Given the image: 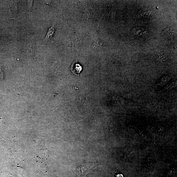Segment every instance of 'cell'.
<instances>
[{
  "label": "cell",
  "mask_w": 177,
  "mask_h": 177,
  "mask_svg": "<svg viewBox=\"0 0 177 177\" xmlns=\"http://www.w3.org/2000/svg\"><path fill=\"white\" fill-rule=\"evenodd\" d=\"M82 69V67L77 61L73 62L70 68L72 74L77 77L79 76L80 73Z\"/></svg>",
  "instance_id": "cell-1"
},
{
  "label": "cell",
  "mask_w": 177,
  "mask_h": 177,
  "mask_svg": "<svg viewBox=\"0 0 177 177\" xmlns=\"http://www.w3.org/2000/svg\"><path fill=\"white\" fill-rule=\"evenodd\" d=\"M8 8L11 15L15 16L17 15L18 11L17 1H10L8 4Z\"/></svg>",
  "instance_id": "cell-2"
},
{
  "label": "cell",
  "mask_w": 177,
  "mask_h": 177,
  "mask_svg": "<svg viewBox=\"0 0 177 177\" xmlns=\"http://www.w3.org/2000/svg\"><path fill=\"white\" fill-rule=\"evenodd\" d=\"M173 30L170 28L165 29L162 32V37H165L171 38L173 37L174 35Z\"/></svg>",
  "instance_id": "cell-3"
},
{
  "label": "cell",
  "mask_w": 177,
  "mask_h": 177,
  "mask_svg": "<svg viewBox=\"0 0 177 177\" xmlns=\"http://www.w3.org/2000/svg\"><path fill=\"white\" fill-rule=\"evenodd\" d=\"M54 32H55V28H54V23L53 25L48 29L47 35L45 37V40L47 41L50 39L53 36Z\"/></svg>",
  "instance_id": "cell-4"
},
{
  "label": "cell",
  "mask_w": 177,
  "mask_h": 177,
  "mask_svg": "<svg viewBox=\"0 0 177 177\" xmlns=\"http://www.w3.org/2000/svg\"><path fill=\"white\" fill-rule=\"evenodd\" d=\"M158 58L159 59L160 61L163 62L165 61L166 59V55L165 53L160 52L158 54Z\"/></svg>",
  "instance_id": "cell-5"
},
{
  "label": "cell",
  "mask_w": 177,
  "mask_h": 177,
  "mask_svg": "<svg viewBox=\"0 0 177 177\" xmlns=\"http://www.w3.org/2000/svg\"><path fill=\"white\" fill-rule=\"evenodd\" d=\"M27 2H28L29 10L30 12L32 4H33V1H28Z\"/></svg>",
  "instance_id": "cell-6"
},
{
  "label": "cell",
  "mask_w": 177,
  "mask_h": 177,
  "mask_svg": "<svg viewBox=\"0 0 177 177\" xmlns=\"http://www.w3.org/2000/svg\"><path fill=\"white\" fill-rule=\"evenodd\" d=\"M4 78V73L2 70L0 68V80H3Z\"/></svg>",
  "instance_id": "cell-7"
},
{
  "label": "cell",
  "mask_w": 177,
  "mask_h": 177,
  "mask_svg": "<svg viewBox=\"0 0 177 177\" xmlns=\"http://www.w3.org/2000/svg\"><path fill=\"white\" fill-rule=\"evenodd\" d=\"M32 49L33 48L31 47H29L28 48H27L26 49L27 51V52L28 51V53H33V51H34L33 50V49Z\"/></svg>",
  "instance_id": "cell-8"
},
{
  "label": "cell",
  "mask_w": 177,
  "mask_h": 177,
  "mask_svg": "<svg viewBox=\"0 0 177 177\" xmlns=\"http://www.w3.org/2000/svg\"><path fill=\"white\" fill-rule=\"evenodd\" d=\"M116 177H123V176L122 174H119V175L116 176Z\"/></svg>",
  "instance_id": "cell-9"
},
{
  "label": "cell",
  "mask_w": 177,
  "mask_h": 177,
  "mask_svg": "<svg viewBox=\"0 0 177 177\" xmlns=\"http://www.w3.org/2000/svg\"><path fill=\"white\" fill-rule=\"evenodd\" d=\"M1 31H0V39H1Z\"/></svg>",
  "instance_id": "cell-10"
}]
</instances>
